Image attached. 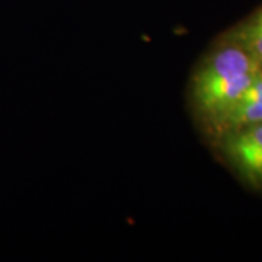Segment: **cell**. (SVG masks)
<instances>
[{
  "label": "cell",
  "instance_id": "obj_4",
  "mask_svg": "<svg viewBox=\"0 0 262 262\" xmlns=\"http://www.w3.org/2000/svg\"><path fill=\"white\" fill-rule=\"evenodd\" d=\"M241 32L244 47L258 61L262 60V8L245 24Z\"/></svg>",
  "mask_w": 262,
  "mask_h": 262
},
{
  "label": "cell",
  "instance_id": "obj_2",
  "mask_svg": "<svg viewBox=\"0 0 262 262\" xmlns=\"http://www.w3.org/2000/svg\"><path fill=\"white\" fill-rule=\"evenodd\" d=\"M223 151L252 185H262V122L223 134Z\"/></svg>",
  "mask_w": 262,
  "mask_h": 262
},
{
  "label": "cell",
  "instance_id": "obj_1",
  "mask_svg": "<svg viewBox=\"0 0 262 262\" xmlns=\"http://www.w3.org/2000/svg\"><path fill=\"white\" fill-rule=\"evenodd\" d=\"M259 72L258 60L242 46L217 50L192 76L194 110L201 118L213 122L239 101Z\"/></svg>",
  "mask_w": 262,
  "mask_h": 262
},
{
  "label": "cell",
  "instance_id": "obj_3",
  "mask_svg": "<svg viewBox=\"0 0 262 262\" xmlns=\"http://www.w3.org/2000/svg\"><path fill=\"white\" fill-rule=\"evenodd\" d=\"M259 122H262V72L256 75L239 101L210 125L217 133L226 134Z\"/></svg>",
  "mask_w": 262,
  "mask_h": 262
}]
</instances>
